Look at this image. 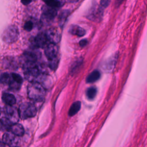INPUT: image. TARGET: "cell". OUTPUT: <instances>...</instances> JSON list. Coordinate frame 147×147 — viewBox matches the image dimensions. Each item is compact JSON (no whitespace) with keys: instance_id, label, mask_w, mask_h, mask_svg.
I'll return each instance as SVG.
<instances>
[{"instance_id":"18","label":"cell","mask_w":147,"mask_h":147,"mask_svg":"<svg viewBox=\"0 0 147 147\" xmlns=\"http://www.w3.org/2000/svg\"><path fill=\"white\" fill-rule=\"evenodd\" d=\"M81 106V103L79 101L74 102L71 106L69 110V116H73L75 115L80 110Z\"/></svg>"},{"instance_id":"10","label":"cell","mask_w":147,"mask_h":147,"mask_svg":"<svg viewBox=\"0 0 147 147\" xmlns=\"http://www.w3.org/2000/svg\"><path fill=\"white\" fill-rule=\"evenodd\" d=\"M4 113L6 115V117L8 118L13 122V121L16 122L18 120L19 116L18 111H17L12 106L7 105L4 109Z\"/></svg>"},{"instance_id":"20","label":"cell","mask_w":147,"mask_h":147,"mask_svg":"<svg viewBox=\"0 0 147 147\" xmlns=\"http://www.w3.org/2000/svg\"><path fill=\"white\" fill-rule=\"evenodd\" d=\"M45 3L51 7L54 8H58L61 7L63 4L59 2L58 0H42Z\"/></svg>"},{"instance_id":"13","label":"cell","mask_w":147,"mask_h":147,"mask_svg":"<svg viewBox=\"0 0 147 147\" xmlns=\"http://www.w3.org/2000/svg\"><path fill=\"white\" fill-rule=\"evenodd\" d=\"M13 123L7 117L0 119V130L2 131L10 130V128Z\"/></svg>"},{"instance_id":"24","label":"cell","mask_w":147,"mask_h":147,"mask_svg":"<svg viewBox=\"0 0 147 147\" xmlns=\"http://www.w3.org/2000/svg\"><path fill=\"white\" fill-rule=\"evenodd\" d=\"M11 75L13 79L16 82H17V83H19L20 84H22V83L23 82V79H22V77L20 75H18V74H16V73H12V74H11Z\"/></svg>"},{"instance_id":"1","label":"cell","mask_w":147,"mask_h":147,"mask_svg":"<svg viewBox=\"0 0 147 147\" xmlns=\"http://www.w3.org/2000/svg\"><path fill=\"white\" fill-rule=\"evenodd\" d=\"M28 97L35 101H41L45 96V89L44 87L37 82H30L27 87Z\"/></svg>"},{"instance_id":"31","label":"cell","mask_w":147,"mask_h":147,"mask_svg":"<svg viewBox=\"0 0 147 147\" xmlns=\"http://www.w3.org/2000/svg\"><path fill=\"white\" fill-rule=\"evenodd\" d=\"M67 1H68L69 2H75L78 1L79 0H67Z\"/></svg>"},{"instance_id":"29","label":"cell","mask_w":147,"mask_h":147,"mask_svg":"<svg viewBox=\"0 0 147 147\" xmlns=\"http://www.w3.org/2000/svg\"><path fill=\"white\" fill-rule=\"evenodd\" d=\"M123 0H115V5L116 6H118L120 4L123 2Z\"/></svg>"},{"instance_id":"12","label":"cell","mask_w":147,"mask_h":147,"mask_svg":"<svg viewBox=\"0 0 147 147\" xmlns=\"http://www.w3.org/2000/svg\"><path fill=\"white\" fill-rule=\"evenodd\" d=\"M69 32L71 34L75 36H77L78 37L83 36L86 33V32L84 29L76 25H73L70 26L69 29Z\"/></svg>"},{"instance_id":"17","label":"cell","mask_w":147,"mask_h":147,"mask_svg":"<svg viewBox=\"0 0 147 147\" xmlns=\"http://www.w3.org/2000/svg\"><path fill=\"white\" fill-rule=\"evenodd\" d=\"M13 81L11 74L9 73H3L0 76V82L2 84L9 85Z\"/></svg>"},{"instance_id":"2","label":"cell","mask_w":147,"mask_h":147,"mask_svg":"<svg viewBox=\"0 0 147 147\" xmlns=\"http://www.w3.org/2000/svg\"><path fill=\"white\" fill-rule=\"evenodd\" d=\"M20 32L18 28L15 25H9L2 34V39L6 44H12L17 41L19 38Z\"/></svg>"},{"instance_id":"27","label":"cell","mask_w":147,"mask_h":147,"mask_svg":"<svg viewBox=\"0 0 147 147\" xmlns=\"http://www.w3.org/2000/svg\"><path fill=\"white\" fill-rule=\"evenodd\" d=\"M88 43V41L86 39H83V40H82L80 41L79 42V45L81 46V47H84L86 46Z\"/></svg>"},{"instance_id":"15","label":"cell","mask_w":147,"mask_h":147,"mask_svg":"<svg viewBox=\"0 0 147 147\" xmlns=\"http://www.w3.org/2000/svg\"><path fill=\"white\" fill-rule=\"evenodd\" d=\"M14 136L12 133H6L2 137V141L5 144L12 145L16 142V137Z\"/></svg>"},{"instance_id":"21","label":"cell","mask_w":147,"mask_h":147,"mask_svg":"<svg viewBox=\"0 0 147 147\" xmlns=\"http://www.w3.org/2000/svg\"><path fill=\"white\" fill-rule=\"evenodd\" d=\"M58 64H59V58L57 57V56L52 59H49V63H48L49 67L52 70L56 69V68L58 65Z\"/></svg>"},{"instance_id":"4","label":"cell","mask_w":147,"mask_h":147,"mask_svg":"<svg viewBox=\"0 0 147 147\" xmlns=\"http://www.w3.org/2000/svg\"><path fill=\"white\" fill-rule=\"evenodd\" d=\"M45 33H40L35 36H32L29 39V43L32 49L45 48L48 44Z\"/></svg>"},{"instance_id":"5","label":"cell","mask_w":147,"mask_h":147,"mask_svg":"<svg viewBox=\"0 0 147 147\" xmlns=\"http://www.w3.org/2000/svg\"><path fill=\"white\" fill-rule=\"evenodd\" d=\"M43 73L41 72L37 65L25 70V78L30 82H37L42 76Z\"/></svg>"},{"instance_id":"33","label":"cell","mask_w":147,"mask_h":147,"mask_svg":"<svg viewBox=\"0 0 147 147\" xmlns=\"http://www.w3.org/2000/svg\"><path fill=\"white\" fill-rule=\"evenodd\" d=\"M15 147H17V146H15Z\"/></svg>"},{"instance_id":"28","label":"cell","mask_w":147,"mask_h":147,"mask_svg":"<svg viewBox=\"0 0 147 147\" xmlns=\"http://www.w3.org/2000/svg\"><path fill=\"white\" fill-rule=\"evenodd\" d=\"M32 0H21V3L24 5H29V3H30L32 2Z\"/></svg>"},{"instance_id":"25","label":"cell","mask_w":147,"mask_h":147,"mask_svg":"<svg viewBox=\"0 0 147 147\" xmlns=\"http://www.w3.org/2000/svg\"><path fill=\"white\" fill-rule=\"evenodd\" d=\"M82 64V61L81 60H79V61H75V63L72 65V67H71V72H74L75 73V72L78 70V69L80 67V66Z\"/></svg>"},{"instance_id":"11","label":"cell","mask_w":147,"mask_h":147,"mask_svg":"<svg viewBox=\"0 0 147 147\" xmlns=\"http://www.w3.org/2000/svg\"><path fill=\"white\" fill-rule=\"evenodd\" d=\"M11 133L15 136H22L24 134V129L22 125L18 123H14L10 128Z\"/></svg>"},{"instance_id":"16","label":"cell","mask_w":147,"mask_h":147,"mask_svg":"<svg viewBox=\"0 0 147 147\" xmlns=\"http://www.w3.org/2000/svg\"><path fill=\"white\" fill-rule=\"evenodd\" d=\"M2 100L7 105L13 106L16 103V99L15 96L9 93H4L2 96Z\"/></svg>"},{"instance_id":"14","label":"cell","mask_w":147,"mask_h":147,"mask_svg":"<svg viewBox=\"0 0 147 147\" xmlns=\"http://www.w3.org/2000/svg\"><path fill=\"white\" fill-rule=\"evenodd\" d=\"M69 14H70V11L68 10H63L60 13L58 17V22L60 28H63Z\"/></svg>"},{"instance_id":"3","label":"cell","mask_w":147,"mask_h":147,"mask_svg":"<svg viewBox=\"0 0 147 147\" xmlns=\"http://www.w3.org/2000/svg\"><path fill=\"white\" fill-rule=\"evenodd\" d=\"M19 117L22 119H27L36 115L37 110L36 106L30 103H24L21 104L18 109Z\"/></svg>"},{"instance_id":"7","label":"cell","mask_w":147,"mask_h":147,"mask_svg":"<svg viewBox=\"0 0 147 147\" xmlns=\"http://www.w3.org/2000/svg\"><path fill=\"white\" fill-rule=\"evenodd\" d=\"M103 15V7L101 6H94L91 8L87 15V17L88 20L99 22L102 19Z\"/></svg>"},{"instance_id":"8","label":"cell","mask_w":147,"mask_h":147,"mask_svg":"<svg viewBox=\"0 0 147 147\" xmlns=\"http://www.w3.org/2000/svg\"><path fill=\"white\" fill-rule=\"evenodd\" d=\"M42 18L46 22L51 21L57 15L56 8H54L48 5H44L42 7Z\"/></svg>"},{"instance_id":"30","label":"cell","mask_w":147,"mask_h":147,"mask_svg":"<svg viewBox=\"0 0 147 147\" xmlns=\"http://www.w3.org/2000/svg\"><path fill=\"white\" fill-rule=\"evenodd\" d=\"M0 147H5V143L2 141H0Z\"/></svg>"},{"instance_id":"26","label":"cell","mask_w":147,"mask_h":147,"mask_svg":"<svg viewBox=\"0 0 147 147\" xmlns=\"http://www.w3.org/2000/svg\"><path fill=\"white\" fill-rule=\"evenodd\" d=\"M111 0H100V4L103 7H107L110 3Z\"/></svg>"},{"instance_id":"23","label":"cell","mask_w":147,"mask_h":147,"mask_svg":"<svg viewBox=\"0 0 147 147\" xmlns=\"http://www.w3.org/2000/svg\"><path fill=\"white\" fill-rule=\"evenodd\" d=\"M33 23L31 21H26L24 25V29L27 32L31 31L33 29Z\"/></svg>"},{"instance_id":"32","label":"cell","mask_w":147,"mask_h":147,"mask_svg":"<svg viewBox=\"0 0 147 147\" xmlns=\"http://www.w3.org/2000/svg\"><path fill=\"white\" fill-rule=\"evenodd\" d=\"M0 115H1V111H0Z\"/></svg>"},{"instance_id":"6","label":"cell","mask_w":147,"mask_h":147,"mask_svg":"<svg viewBox=\"0 0 147 147\" xmlns=\"http://www.w3.org/2000/svg\"><path fill=\"white\" fill-rule=\"evenodd\" d=\"M45 36L48 42L57 44L60 41L61 34L59 29L55 27L49 28L46 32H45Z\"/></svg>"},{"instance_id":"19","label":"cell","mask_w":147,"mask_h":147,"mask_svg":"<svg viewBox=\"0 0 147 147\" xmlns=\"http://www.w3.org/2000/svg\"><path fill=\"white\" fill-rule=\"evenodd\" d=\"M100 72L98 71H92L87 78V82L88 83H93L98 80L100 78Z\"/></svg>"},{"instance_id":"22","label":"cell","mask_w":147,"mask_h":147,"mask_svg":"<svg viewBox=\"0 0 147 147\" xmlns=\"http://www.w3.org/2000/svg\"><path fill=\"white\" fill-rule=\"evenodd\" d=\"M96 94V90L95 88L94 87H91V88H89L87 90V92H86V95L87 96V97L91 99H93L95 95Z\"/></svg>"},{"instance_id":"9","label":"cell","mask_w":147,"mask_h":147,"mask_svg":"<svg viewBox=\"0 0 147 147\" xmlns=\"http://www.w3.org/2000/svg\"><path fill=\"white\" fill-rule=\"evenodd\" d=\"M59 48L57 44L48 43L44 48V53L48 59H52L57 56Z\"/></svg>"}]
</instances>
